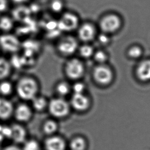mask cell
Here are the masks:
<instances>
[{
    "mask_svg": "<svg viewBox=\"0 0 150 150\" xmlns=\"http://www.w3.org/2000/svg\"><path fill=\"white\" fill-rule=\"evenodd\" d=\"M31 100L33 108L38 111L43 110L47 105V101L44 97L35 96Z\"/></svg>",
    "mask_w": 150,
    "mask_h": 150,
    "instance_id": "21",
    "label": "cell"
},
{
    "mask_svg": "<svg viewBox=\"0 0 150 150\" xmlns=\"http://www.w3.org/2000/svg\"><path fill=\"white\" fill-rule=\"evenodd\" d=\"M94 77L100 83L106 84L110 82L112 79V73L110 69L105 66H100L94 70Z\"/></svg>",
    "mask_w": 150,
    "mask_h": 150,
    "instance_id": "9",
    "label": "cell"
},
{
    "mask_svg": "<svg viewBox=\"0 0 150 150\" xmlns=\"http://www.w3.org/2000/svg\"><path fill=\"white\" fill-rule=\"evenodd\" d=\"M22 42L16 35L11 33L0 34V50L12 54H18L22 49Z\"/></svg>",
    "mask_w": 150,
    "mask_h": 150,
    "instance_id": "5",
    "label": "cell"
},
{
    "mask_svg": "<svg viewBox=\"0 0 150 150\" xmlns=\"http://www.w3.org/2000/svg\"><path fill=\"white\" fill-rule=\"evenodd\" d=\"M15 26V20L11 16L3 14L0 16V31L2 33H11Z\"/></svg>",
    "mask_w": 150,
    "mask_h": 150,
    "instance_id": "16",
    "label": "cell"
},
{
    "mask_svg": "<svg viewBox=\"0 0 150 150\" xmlns=\"http://www.w3.org/2000/svg\"><path fill=\"white\" fill-rule=\"evenodd\" d=\"M2 126L1 125H0V133H1V130H2Z\"/></svg>",
    "mask_w": 150,
    "mask_h": 150,
    "instance_id": "35",
    "label": "cell"
},
{
    "mask_svg": "<svg viewBox=\"0 0 150 150\" xmlns=\"http://www.w3.org/2000/svg\"><path fill=\"white\" fill-rule=\"evenodd\" d=\"M44 146L46 150H65L66 148L64 139L56 136H50L46 139Z\"/></svg>",
    "mask_w": 150,
    "mask_h": 150,
    "instance_id": "10",
    "label": "cell"
},
{
    "mask_svg": "<svg viewBox=\"0 0 150 150\" xmlns=\"http://www.w3.org/2000/svg\"><path fill=\"white\" fill-rule=\"evenodd\" d=\"M11 128L12 131L11 139L17 144L24 142L26 137L25 129L19 125H13L11 127Z\"/></svg>",
    "mask_w": 150,
    "mask_h": 150,
    "instance_id": "15",
    "label": "cell"
},
{
    "mask_svg": "<svg viewBox=\"0 0 150 150\" xmlns=\"http://www.w3.org/2000/svg\"><path fill=\"white\" fill-rule=\"evenodd\" d=\"M71 104L75 110L82 111L88 108L89 100L83 93L74 94L71 99Z\"/></svg>",
    "mask_w": 150,
    "mask_h": 150,
    "instance_id": "11",
    "label": "cell"
},
{
    "mask_svg": "<svg viewBox=\"0 0 150 150\" xmlns=\"http://www.w3.org/2000/svg\"><path fill=\"white\" fill-rule=\"evenodd\" d=\"M39 89L37 80L30 75H24L20 77L16 85V90L20 98L31 100L37 96Z\"/></svg>",
    "mask_w": 150,
    "mask_h": 150,
    "instance_id": "1",
    "label": "cell"
},
{
    "mask_svg": "<svg viewBox=\"0 0 150 150\" xmlns=\"http://www.w3.org/2000/svg\"><path fill=\"white\" fill-rule=\"evenodd\" d=\"M77 52L82 58H88L93 54V49L89 45L84 44L82 46H79Z\"/></svg>",
    "mask_w": 150,
    "mask_h": 150,
    "instance_id": "24",
    "label": "cell"
},
{
    "mask_svg": "<svg viewBox=\"0 0 150 150\" xmlns=\"http://www.w3.org/2000/svg\"><path fill=\"white\" fill-rule=\"evenodd\" d=\"M4 138V136L2 134L0 133V144L3 141Z\"/></svg>",
    "mask_w": 150,
    "mask_h": 150,
    "instance_id": "34",
    "label": "cell"
},
{
    "mask_svg": "<svg viewBox=\"0 0 150 150\" xmlns=\"http://www.w3.org/2000/svg\"><path fill=\"white\" fill-rule=\"evenodd\" d=\"M84 85L80 82L76 81L73 84L71 87V88L73 90L74 94H81L83 93L84 90Z\"/></svg>",
    "mask_w": 150,
    "mask_h": 150,
    "instance_id": "26",
    "label": "cell"
},
{
    "mask_svg": "<svg viewBox=\"0 0 150 150\" xmlns=\"http://www.w3.org/2000/svg\"><path fill=\"white\" fill-rule=\"evenodd\" d=\"M129 54L132 58H138L142 54V50L138 47L135 46L129 50Z\"/></svg>",
    "mask_w": 150,
    "mask_h": 150,
    "instance_id": "28",
    "label": "cell"
},
{
    "mask_svg": "<svg viewBox=\"0 0 150 150\" xmlns=\"http://www.w3.org/2000/svg\"><path fill=\"white\" fill-rule=\"evenodd\" d=\"M76 31L77 32V39L82 42L91 41L95 35V28L90 23H84L79 25Z\"/></svg>",
    "mask_w": 150,
    "mask_h": 150,
    "instance_id": "7",
    "label": "cell"
},
{
    "mask_svg": "<svg viewBox=\"0 0 150 150\" xmlns=\"http://www.w3.org/2000/svg\"><path fill=\"white\" fill-rule=\"evenodd\" d=\"M56 91L59 96H67L71 91V86L69 82L66 81H61L57 83Z\"/></svg>",
    "mask_w": 150,
    "mask_h": 150,
    "instance_id": "19",
    "label": "cell"
},
{
    "mask_svg": "<svg viewBox=\"0 0 150 150\" xmlns=\"http://www.w3.org/2000/svg\"><path fill=\"white\" fill-rule=\"evenodd\" d=\"M13 112L15 113L16 118L20 122L28 121L32 116L31 109L28 105L24 104L19 105Z\"/></svg>",
    "mask_w": 150,
    "mask_h": 150,
    "instance_id": "12",
    "label": "cell"
},
{
    "mask_svg": "<svg viewBox=\"0 0 150 150\" xmlns=\"http://www.w3.org/2000/svg\"><path fill=\"white\" fill-rule=\"evenodd\" d=\"M9 0H0V14H5L9 8Z\"/></svg>",
    "mask_w": 150,
    "mask_h": 150,
    "instance_id": "27",
    "label": "cell"
},
{
    "mask_svg": "<svg viewBox=\"0 0 150 150\" xmlns=\"http://www.w3.org/2000/svg\"><path fill=\"white\" fill-rule=\"evenodd\" d=\"M48 110L54 117L61 118L69 114L70 106L69 103L62 98H54L49 103Z\"/></svg>",
    "mask_w": 150,
    "mask_h": 150,
    "instance_id": "6",
    "label": "cell"
},
{
    "mask_svg": "<svg viewBox=\"0 0 150 150\" xmlns=\"http://www.w3.org/2000/svg\"><path fill=\"white\" fill-rule=\"evenodd\" d=\"M137 75L139 79L143 81L150 79V60L144 61L137 69Z\"/></svg>",
    "mask_w": 150,
    "mask_h": 150,
    "instance_id": "18",
    "label": "cell"
},
{
    "mask_svg": "<svg viewBox=\"0 0 150 150\" xmlns=\"http://www.w3.org/2000/svg\"><path fill=\"white\" fill-rule=\"evenodd\" d=\"M43 129L45 133L51 135L58 129V125L53 120H48L44 123Z\"/></svg>",
    "mask_w": 150,
    "mask_h": 150,
    "instance_id": "23",
    "label": "cell"
},
{
    "mask_svg": "<svg viewBox=\"0 0 150 150\" xmlns=\"http://www.w3.org/2000/svg\"><path fill=\"white\" fill-rule=\"evenodd\" d=\"M40 146L37 141L35 140H29L25 142L22 150H39Z\"/></svg>",
    "mask_w": 150,
    "mask_h": 150,
    "instance_id": "25",
    "label": "cell"
},
{
    "mask_svg": "<svg viewBox=\"0 0 150 150\" xmlns=\"http://www.w3.org/2000/svg\"><path fill=\"white\" fill-rule=\"evenodd\" d=\"M13 111L11 102L4 98H0V119H9L11 116Z\"/></svg>",
    "mask_w": 150,
    "mask_h": 150,
    "instance_id": "13",
    "label": "cell"
},
{
    "mask_svg": "<svg viewBox=\"0 0 150 150\" xmlns=\"http://www.w3.org/2000/svg\"><path fill=\"white\" fill-rule=\"evenodd\" d=\"M3 150H22L17 146L12 145V146H9L5 148Z\"/></svg>",
    "mask_w": 150,
    "mask_h": 150,
    "instance_id": "33",
    "label": "cell"
},
{
    "mask_svg": "<svg viewBox=\"0 0 150 150\" xmlns=\"http://www.w3.org/2000/svg\"><path fill=\"white\" fill-rule=\"evenodd\" d=\"M79 46L77 38L71 33H64L57 40L54 48L59 56L67 59L74 56Z\"/></svg>",
    "mask_w": 150,
    "mask_h": 150,
    "instance_id": "2",
    "label": "cell"
},
{
    "mask_svg": "<svg viewBox=\"0 0 150 150\" xmlns=\"http://www.w3.org/2000/svg\"><path fill=\"white\" fill-rule=\"evenodd\" d=\"M86 146V142L81 137L75 138L70 143L71 150H84Z\"/></svg>",
    "mask_w": 150,
    "mask_h": 150,
    "instance_id": "22",
    "label": "cell"
},
{
    "mask_svg": "<svg viewBox=\"0 0 150 150\" xmlns=\"http://www.w3.org/2000/svg\"><path fill=\"white\" fill-rule=\"evenodd\" d=\"M60 15L57 21V27L59 31L64 33H71L76 31L80 25L77 15L70 11H65Z\"/></svg>",
    "mask_w": 150,
    "mask_h": 150,
    "instance_id": "4",
    "label": "cell"
},
{
    "mask_svg": "<svg viewBox=\"0 0 150 150\" xmlns=\"http://www.w3.org/2000/svg\"><path fill=\"white\" fill-rule=\"evenodd\" d=\"M48 8L50 12L55 15H61L65 11V0H49Z\"/></svg>",
    "mask_w": 150,
    "mask_h": 150,
    "instance_id": "17",
    "label": "cell"
},
{
    "mask_svg": "<svg viewBox=\"0 0 150 150\" xmlns=\"http://www.w3.org/2000/svg\"><path fill=\"white\" fill-rule=\"evenodd\" d=\"M95 58L99 62H103L106 60V56L104 52L99 51L97 52L95 55Z\"/></svg>",
    "mask_w": 150,
    "mask_h": 150,
    "instance_id": "29",
    "label": "cell"
},
{
    "mask_svg": "<svg viewBox=\"0 0 150 150\" xmlns=\"http://www.w3.org/2000/svg\"><path fill=\"white\" fill-rule=\"evenodd\" d=\"M99 39L100 42H101L103 44H106L109 41L107 35L104 34H101L99 37Z\"/></svg>",
    "mask_w": 150,
    "mask_h": 150,
    "instance_id": "32",
    "label": "cell"
},
{
    "mask_svg": "<svg viewBox=\"0 0 150 150\" xmlns=\"http://www.w3.org/2000/svg\"><path fill=\"white\" fill-rule=\"evenodd\" d=\"M120 25V20L115 15H110L102 19L100 23L101 29L106 33H112L118 29Z\"/></svg>",
    "mask_w": 150,
    "mask_h": 150,
    "instance_id": "8",
    "label": "cell"
},
{
    "mask_svg": "<svg viewBox=\"0 0 150 150\" xmlns=\"http://www.w3.org/2000/svg\"><path fill=\"white\" fill-rule=\"evenodd\" d=\"M13 86L11 82L7 79L0 81V94L3 96H8L11 94Z\"/></svg>",
    "mask_w": 150,
    "mask_h": 150,
    "instance_id": "20",
    "label": "cell"
},
{
    "mask_svg": "<svg viewBox=\"0 0 150 150\" xmlns=\"http://www.w3.org/2000/svg\"><path fill=\"white\" fill-rule=\"evenodd\" d=\"M84 71L82 61L73 56L67 58L63 66V71L65 76L72 81H77L82 77Z\"/></svg>",
    "mask_w": 150,
    "mask_h": 150,
    "instance_id": "3",
    "label": "cell"
},
{
    "mask_svg": "<svg viewBox=\"0 0 150 150\" xmlns=\"http://www.w3.org/2000/svg\"><path fill=\"white\" fill-rule=\"evenodd\" d=\"M0 52H1V50H0Z\"/></svg>",
    "mask_w": 150,
    "mask_h": 150,
    "instance_id": "37",
    "label": "cell"
},
{
    "mask_svg": "<svg viewBox=\"0 0 150 150\" xmlns=\"http://www.w3.org/2000/svg\"><path fill=\"white\" fill-rule=\"evenodd\" d=\"M10 2L13 3L16 5H24L29 2L30 0H9Z\"/></svg>",
    "mask_w": 150,
    "mask_h": 150,
    "instance_id": "31",
    "label": "cell"
},
{
    "mask_svg": "<svg viewBox=\"0 0 150 150\" xmlns=\"http://www.w3.org/2000/svg\"><path fill=\"white\" fill-rule=\"evenodd\" d=\"M13 70L9 60L4 57L0 56V81L7 79Z\"/></svg>",
    "mask_w": 150,
    "mask_h": 150,
    "instance_id": "14",
    "label": "cell"
},
{
    "mask_svg": "<svg viewBox=\"0 0 150 150\" xmlns=\"http://www.w3.org/2000/svg\"><path fill=\"white\" fill-rule=\"evenodd\" d=\"M11 128L8 127H3L1 133L4 136L5 138H11Z\"/></svg>",
    "mask_w": 150,
    "mask_h": 150,
    "instance_id": "30",
    "label": "cell"
},
{
    "mask_svg": "<svg viewBox=\"0 0 150 150\" xmlns=\"http://www.w3.org/2000/svg\"><path fill=\"white\" fill-rule=\"evenodd\" d=\"M0 148H1V144H0Z\"/></svg>",
    "mask_w": 150,
    "mask_h": 150,
    "instance_id": "36",
    "label": "cell"
}]
</instances>
